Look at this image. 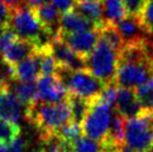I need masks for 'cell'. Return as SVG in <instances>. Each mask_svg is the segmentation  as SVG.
<instances>
[{
	"instance_id": "1",
	"label": "cell",
	"mask_w": 153,
	"mask_h": 152,
	"mask_svg": "<svg viewBox=\"0 0 153 152\" xmlns=\"http://www.w3.org/2000/svg\"><path fill=\"white\" fill-rule=\"evenodd\" d=\"M25 118L33 124L40 136L56 134L59 129L72 120L71 107L65 100L58 103L37 101L25 107Z\"/></svg>"
},
{
	"instance_id": "2",
	"label": "cell",
	"mask_w": 153,
	"mask_h": 152,
	"mask_svg": "<svg viewBox=\"0 0 153 152\" xmlns=\"http://www.w3.org/2000/svg\"><path fill=\"white\" fill-rule=\"evenodd\" d=\"M9 26L19 38L35 42L38 48L47 45L53 39L38 20L35 10L27 6H22L11 11Z\"/></svg>"
},
{
	"instance_id": "3",
	"label": "cell",
	"mask_w": 153,
	"mask_h": 152,
	"mask_svg": "<svg viewBox=\"0 0 153 152\" xmlns=\"http://www.w3.org/2000/svg\"><path fill=\"white\" fill-rule=\"evenodd\" d=\"M119 63V51L100 37L96 47L86 59V67L103 84L108 85L115 82Z\"/></svg>"
},
{
	"instance_id": "4",
	"label": "cell",
	"mask_w": 153,
	"mask_h": 152,
	"mask_svg": "<svg viewBox=\"0 0 153 152\" xmlns=\"http://www.w3.org/2000/svg\"><path fill=\"white\" fill-rule=\"evenodd\" d=\"M125 145L137 152L153 148V112L143 111L136 118L125 120Z\"/></svg>"
},
{
	"instance_id": "5",
	"label": "cell",
	"mask_w": 153,
	"mask_h": 152,
	"mask_svg": "<svg viewBox=\"0 0 153 152\" xmlns=\"http://www.w3.org/2000/svg\"><path fill=\"white\" fill-rule=\"evenodd\" d=\"M57 75L64 82L69 94H74L88 101L96 100L102 94L103 89H105V85L98 78H96L88 69H81V71L59 69Z\"/></svg>"
},
{
	"instance_id": "6",
	"label": "cell",
	"mask_w": 153,
	"mask_h": 152,
	"mask_svg": "<svg viewBox=\"0 0 153 152\" xmlns=\"http://www.w3.org/2000/svg\"><path fill=\"white\" fill-rule=\"evenodd\" d=\"M112 109L110 105L98 100L92 101L89 112L83 122L84 134L92 140L102 142L106 138L112 121Z\"/></svg>"
},
{
	"instance_id": "7",
	"label": "cell",
	"mask_w": 153,
	"mask_h": 152,
	"mask_svg": "<svg viewBox=\"0 0 153 152\" xmlns=\"http://www.w3.org/2000/svg\"><path fill=\"white\" fill-rule=\"evenodd\" d=\"M56 37L62 39L71 49L86 60L97 45L100 33L98 30H88L76 34H57Z\"/></svg>"
},
{
	"instance_id": "8",
	"label": "cell",
	"mask_w": 153,
	"mask_h": 152,
	"mask_svg": "<svg viewBox=\"0 0 153 152\" xmlns=\"http://www.w3.org/2000/svg\"><path fill=\"white\" fill-rule=\"evenodd\" d=\"M38 101L46 103H58L67 98L66 85L58 75L40 76L38 78Z\"/></svg>"
},
{
	"instance_id": "9",
	"label": "cell",
	"mask_w": 153,
	"mask_h": 152,
	"mask_svg": "<svg viewBox=\"0 0 153 152\" xmlns=\"http://www.w3.org/2000/svg\"><path fill=\"white\" fill-rule=\"evenodd\" d=\"M49 45L60 69H65V71L87 69L85 59L77 55L62 39H59L58 37L53 38Z\"/></svg>"
},
{
	"instance_id": "10",
	"label": "cell",
	"mask_w": 153,
	"mask_h": 152,
	"mask_svg": "<svg viewBox=\"0 0 153 152\" xmlns=\"http://www.w3.org/2000/svg\"><path fill=\"white\" fill-rule=\"evenodd\" d=\"M22 104L7 83L0 91V118L19 124L22 118Z\"/></svg>"
},
{
	"instance_id": "11",
	"label": "cell",
	"mask_w": 153,
	"mask_h": 152,
	"mask_svg": "<svg viewBox=\"0 0 153 152\" xmlns=\"http://www.w3.org/2000/svg\"><path fill=\"white\" fill-rule=\"evenodd\" d=\"M115 111L125 120L136 118L143 112V109L136 98L134 89L119 87L115 102Z\"/></svg>"
},
{
	"instance_id": "12",
	"label": "cell",
	"mask_w": 153,
	"mask_h": 152,
	"mask_svg": "<svg viewBox=\"0 0 153 152\" xmlns=\"http://www.w3.org/2000/svg\"><path fill=\"white\" fill-rule=\"evenodd\" d=\"M38 49L37 45L30 40L18 38L1 54V59L4 65L16 67L18 64Z\"/></svg>"
},
{
	"instance_id": "13",
	"label": "cell",
	"mask_w": 153,
	"mask_h": 152,
	"mask_svg": "<svg viewBox=\"0 0 153 152\" xmlns=\"http://www.w3.org/2000/svg\"><path fill=\"white\" fill-rule=\"evenodd\" d=\"M115 26L119 29L124 44L137 42L141 39L148 38V34H146L144 27L141 22L140 18L136 17V16L126 15Z\"/></svg>"
},
{
	"instance_id": "14",
	"label": "cell",
	"mask_w": 153,
	"mask_h": 152,
	"mask_svg": "<svg viewBox=\"0 0 153 152\" xmlns=\"http://www.w3.org/2000/svg\"><path fill=\"white\" fill-rule=\"evenodd\" d=\"M88 30H97V28L75 10L62 15L58 34H76Z\"/></svg>"
},
{
	"instance_id": "15",
	"label": "cell",
	"mask_w": 153,
	"mask_h": 152,
	"mask_svg": "<svg viewBox=\"0 0 153 152\" xmlns=\"http://www.w3.org/2000/svg\"><path fill=\"white\" fill-rule=\"evenodd\" d=\"M74 10L91 21L97 30L105 24L102 0H76Z\"/></svg>"
},
{
	"instance_id": "16",
	"label": "cell",
	"mask_w": 153,
	"mask_h": 152,
	"mask_svg": "<svg viewBox=\"0 0 153 152\" xmlns=\"http://www.w3.org/2000/svg\"><path fill=\"white\" fill-rule=\"evenodd\" d=\"M40 64H39L38 49L34 54L28 56L15 67V80L22 82H34L40 77Z\"/></svg>"
},
{
	"instance_id": "17",
	"label": "cell",
	"mask_w": 153,
	"mask_h": 152,
	"mask_svg": "<svg viewBox=\"0 0 153 152\" xmlns=\"http://www.w3.org/2000/svg\"><path fill=\"white\" fill-rule=\"evenodd\" d=\"M66 101L68 102V105L71 107L72 121L78 124H83L89 112L92 101H88L86 98L79 97L74 94H68Z\"/></svg>"
},
{
	"instance_id": "18",
	"label": "cell",
	"mask_w": 153,
	"mask_h": 152,
	"mask_svg": "<svg viewBox=\"0 0 153 152\" xmlns=\"http://www.w3.org/2000/svg\"><path fill=\"white\" fill-rule=\"evenodd\" d=\"M104 20L107 24L116 25L126 15V9L123 0H102Z\"/></svg>"
},
{
	"instance_id": "19",
	"label": "cell",
	"mask_w": 153,
	"mask_h": 152,
	"mask_svg": "<svg viewBox=\"0 0 153 152\" xmlns=\"http://www.w3.org/2000/svg\"><path fill=\"white\" fill-rule=\"evenodd\" d=\"M39 64H40V74L42 76L57 75L59 72V65L53 54L49 42L45 46L38 48Z\"/></svg>"
},
{
	"instance_id": "20",
	"label": "cell",
	"mask_w": 153,
	"mask_h": 152,
	"mask_svg": "<svg viewBox=\"0 0 153 152\" xmlns=\"http://www.w3.org/2000/svg\"><path fill=\"white\" fill-rule=\"evenodd\" d=\"M15 94L22 104L27 106L38 101V85L36 82H22L18 80L15 84Z\"/></svg>"
},
{
	"instance_id": "21",
	"label": "cell",
	"mask_w": 153,
	"mask_h": 152,
	"mask_svg": "<svg viewBox=\"0 0 153 152\" xmlns=\"http://www.w3.org/2000/svg\"><path fill=\"white\" fill-rule=\"evenodd\" d=\"M105 139L119 148H123L125 145V118H122L116 111L112 118L110 130Z\"/></svg>"
},
{
	"instance_id": "22",
	"label": "cell",
	"mask_w": 153,
	"mask_h": 152,
	"mask_svg": "<svg viewBox=\"0 0 153 152\" xmlns=\"http://www.w3.org/2000/svg\"><path fill=\"white\" fill-rule=\"evenodd\" d=\"M98 33H100V37L103 38L104 40H106L115 51H119L120 54V51H122V48L124 47V42L121 37L119 29L116 28V26L113 25V24L105 22L98 29Z\"/></svg>"
},
{
	"instance_id": "23",
	"label": "cell",
	"mask_w": 153,
	"mask_h": 152,
	"mask_svg": "<svg viewBox=\"0 0 153 152\" xmlns=\"http://www.w3.org/2000/svg\"><path fill=\"white\" fill-rule=\"evenodd\" d=\"M135 91V95L143 111L153 112V78L139 86Z\"/></svg>"
},
{
	"instance_id": "24",
	"label": "cell",
	"mask_w": 153,
	"mask_h": 152,
	"mask_svg": "<svg viewBox=\"0 0 153 152\" xmlns=\"http://www.w3.org/2000/svg\"><path fill=\"white\" fill-rule=\"evenodd\" d=\"M20 135L19 124L0 118V144L10 145Z\"/></svg>"
},
{
	"instance_id": "25",
	"label": "cell",
	"mask_w": 153,
	"mask_h": 152,
	"mask_svg": "<svg viewBox=\"0 0 153 152\" xmlns=\"http://www.w3.org/2000/svg\"><path fill=\"white\" fill-rule=\"evenodd\" d=\"M56 134L60 140H63L65 142L73 143L76 140L81 139L83 134H84L83 125L74 122V121H71V122H68L66 125H64L62 129H59L58 131L56 132Z\"/></svg>"
},
{
	"instance_id": "26",
	"label": "cell",
	"mask_w": 153,
	"mask_h": 152,
	"mask_svg": "<svg viewBox=\"0 0 153 152\" xmlns=\"http://www.w3.org/2000/svg\"><path fill=\"white\" fill-rule=\"evenodd\" d=\"M72 152H102V144L87 136H82L73 142Z\"/></svg>"
},
{
	"instance_id": "27",
	"label": "cell",
	"mask_w": 153,
	"mask_h": 152,
	"mask_svg": "<svg viewBox=\"0 0 153 152\" xmlns=\"http://www.w3.org/2000/svg\"><path fill=\"white\" fill-rule=\"evenodd\" d=\"M139 18L146 34L153 35V0H145Z\"/></svg>"
},
{
	"instance_id": "28",
	"label": "cell",
	"mask_w": 153,
	"mask_h": 152,
	"mask_svg": "<svg viewBox=\"0 0 153 152\" xmlns=\"http://www.w3.org/2000/svg\"><path fill=\"white\" fill-rule=\"evenodd\" d=\"M117 87L119 86L115 82L106 85L105 89H103L102 94L98 96V100L107 105H110L111 107H113L116 102V95H117V89H119Z\"/></svg>"
},
{
	"instance_id": "29",
	"label": "cell",
	"mask_w": 153,
	"mask_h": 152,
	"mask_svg": "<svg viewBox=\"0 0 153 152\" xmlns=\"http://www.w3.org/2000/svg\"><path fill=\"white\" fill-rule=\"evenodd\" d=\"M18 38H19V36H18V35L15 33V30L9 26V28L4 31V34L0 38V55H1L11 44H13V42H16Z\"/></svg>"
},
{
	"instance_id": "30",
	"label": "cell",
	"mask_w": 153,
	"mask_h": 152,
	"mask_svg": "<svg viewBox=\"0 0 153 152\" xmlns=\"http://www.w3.org/2000/svg\"><path fill=\"white\" fill-rule=\"evenodd\" d=\"M123 2L128 15L139 17L141 13V10L143 8L145 0H123Z\"/></svg>"
},
{
	"instance_id": "31",
	"label": "cell",
	"mask_w": 153,
	"mask_h": 152,
	"mask_svg": "<svg viewBox=\"0 0 153 152\" xmlns=\"http://www.w3.org/2000/svg\"><path fill=\"white\" fill-rule=\"evenodd\" d=\"M51 4L58 9L59 13H68V11L74 10L76 0H53Z\"/></svg>"
},
{
	"instance_id": "32",
	"label": "cell",
	"mask_w": 153,
	"mask_h": 152,
	"mask_svg": "<svg viewBox=\"0 0 153 152\" xmlns=\"http://www.w3.org/2000/svg\"><path fill=\"white\" fill-rule=\"evenodd\" d=\"M26 142L22 138H18L17 140H15L13 143L10 144L7 149V152H24L25 151Z\"/></svg>"
},
{
	"instance_id": "33",
	"label": "cell",
	"mask_w": 153,
	"mask_h": 152,
	"mask_svg": "<svg viewBox=\"0 0 153 152\" xmlns=\"http://www.w3.org/2000/svg\"><path fill=\"white\" fill-rule=\"evenodd\" d=\"M10 16H11L10 9L4 4V2L2 1V0H0V22L9 24Z\"/></svg>"
},
{
	"instance_id": "34",
	"label": "cell",
	"mask_w": 153,
	"mask_h": 152,
	"mask_svg": "<svg viewBox=\"0 0 153 152\" xmlns=\"http://www.w3.org/2000/svg\"><path fill=\"white\" fill-rule=\"evenodd\" d=\"M4 4L10 9V11H13L15 9L19 8L25 4V0H2Z\"/></svg>"
},
{
	"instance_id": "35",
	"label": "cell",
	"mask_w": 153,
	"mask_h": 152,
	"mask_svg": "<svg viewBox=\"0 0 153 152\" xmlns=\"http://www.w3.org/2000/svg\"><path fill=\"white\" fill-rule=\"evenodd\" d=\"M9 28V24H4V22H0V38L1 36L4 34V31Z\"/></svg>"
},
{
	"instance_id": "36",
	"label": "cell",
	"mask_w": 153,
	"mask_h": 152,
	"mask_svg": "<svg viewBox=\"0 0 153 152\" xmlns=\"http://www.w3.org/2000/svg\"><path fill=\"white\" fill-rule=\"evenodd\" d=\"M120 152H137V151H135V150H133V149H131V148H128V145H124L123 148L120 150Z\"/></svg>"
},
{
	"instance_id": "37",
	"label": "cell",
	"mask_w": 153,
	"mask_h": 152,
	"mask_svg": "<svg viewBox=\"0 0 153 152\" xmlns=\"http://www.w3.org/2000/svg\"><path fill=\"white\" fill-rule=\"evenodd\" d=\"M7 149H8V147H7V145L0 144V152H7Z\"/></svg>"
},
{
	"instance_id": "38",
	"label": "cell",
	"mask_w": 153,
	"mask_h": 152,
	"mask_svg": "<svg viewBox=\"0 0 153 152\" xmlns=\"http://www.w3.org/2000/svg\"><path fill=\"white\" fill-rule=\"evenodd\" d=\"M45 4H48V1H51V0H43Z\"/></svg>"
},
{
	"instance_id": "39",
	"label": "cell",
	"mask_w": 153,
	"mask_h": 152,
	"mask_svg": "<svg viewBox=\"0 0 153 152\" xmlns=\"http://www.w3.org/2000/svg\"><path fill=\"white\" fill-rule=\"evenodd\" d=\"M148 152H153V148L151 149V150H149V151H148Z\"/></svg>"
},
{
	"instance_id": "40",
	"label": "cell",
	"mask_w": 153,
	"mask_h": 152,
	"mask_svg": "<svg viewBox=\"0 0 153 152\" xmlns=\"http://www.w3.org/2000/svg\"><path fill=\"white\" fill-rule=\"evenodd\" d=\"M35 152H40V151H39V150H37V151H35Z\"/></svg>"
}]
</instances>
